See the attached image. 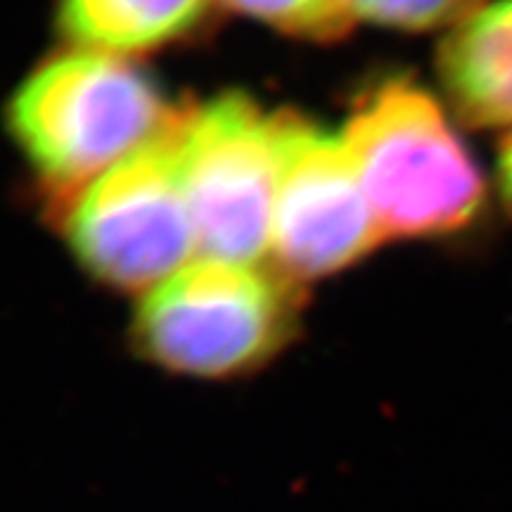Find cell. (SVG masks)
Listing matches in <instances>:
<instances>
[{"label": "cell", "instance_id": "6da1fadb", "mask_svg": "<svg viewBox=\"0 0 512 512\" xmlns=\"http://www.w3.org/2000/svg\"><path fill=\"white\" fill-rule=\"evenodd\" d=\"M176 112L121 55L72 50L43 62L8 107L12 136L57 197H72L152 143Z\"/></svg>", "mask_w": 512, "mask_h": 512}, {"label": "cell", "instance_id": "7a4b0ae2", "mask_svg": "<svg viewBox=\"0 0 512 512\" xmlns=\"http://www.w3.org/2000/svg\"><path fill=\"white\" fill-rule=\"evenodd\" d=\"M342 138L384 240L456 233L482 211V171L420 83L382 81L356 102Z\"/></svg>", "mask_w": 512, "mask_h": 512}, {"label": "cell", "instance_id": "3957f363", "mask_svg": "<svg viewBox=\"0 0 512 512\" xmlns=\"http://www.w3.org/2000/svg\"><path fill=\"white\" fill-rule=\"evenodd\" d=\"M292 323L294 294L283 273L202 259L145 294L133 337L159 366L223 377L266 361Z\"/></svg>", "mask_w": 512, "mask_h": 512}, {"label": "cell", "instance_id": "277c9868", "mask_svg": "<svg viewBox=\"0 0 512 512\" xmlns=\"http://www.w3.org/2000/svg\"><path fill=\"white\" fill-rule=\"evenodd\" d=\"M278 121L233 93L183 114L178 176L204 259L259 266L271 252Z\"/></svg>", "mask_w": 512, "mask_h": 512}, {"label": "cell", "instance_id": "5b68a950", "mask_svg": "<svg viewBox=\"0 0 512 512\" xmlns=\"http://www.w3.org/2000/svg\"><path fill=\"white\" fill-rule=\"evenodd\" d=\"M181 119L183 112L162 136L72 197L64 233L81 266L102 283L152 290L181 271L197 249L178 176Z\"/></svg>", "mask_w": 512, "mask_h": 512}, {"label": "cell", "instance_id": "8992f818", "mask_svg": "<svg viewBox=\"0 0 512 512\" xmlns=\"http://www.w3.org/2000/svg\"><path fill=\"white\" fill-rule=\"evenodd\" d=\"M382 240L344 138L280 112L271 235L278 271L290 280L320 278Z\"/></svg>", "mask_w": 512, "mask_h": 512}, {"label": "cell", "instance_id": "52a82bcc", "mask_svg": "<svg viewBox=\"0 0 512 512\" xmlns=\"http://www.w3.org/2000/svg\"><path fill=\"white\" fill-rule=\"evenodd\" d=\"M437 67L467 126H512V0L482 3L451 27Z\"/></svg>", "mask_w": 512, "mask_h": 512}, {"label": "cell", "instance_id": "ba28073f", "mask_svg": "<svg viewBox=\"0 0 512 512\" xmlns=\"http://www.w3.org/2000/svg\"><path fill=\"white\" fill-rule=\"evenodd\" d=\"M209 0H60V27L76 46L124 55L190 34Z\"/></svg>", "mask_w": 512, "mask_h": 512}, {"label": "cell", "instance_id": "9c48e42d", "mask_svg": "<svg viewBox=\"0 0 512 512\" xmlns=\"http://www.w3.org/2000/svg\"><path fill=\"white\" fill-rule=\"evenodd\" d=\"M240 10L290 36L337 38L349 29L354 12L347 0H226Z\"/></svg>", "mask_w": 512, "mask_h": 512}, {"label": "cell", "instance_id": "30bf717a", "mask_svg": "<svg viewBox=\"0 0 512 512\" xmlns=\"http://www.w3.org/2000/svg\"><path fill=\"white\" fill-rule=\"evenodd\" d=\"M354 17L373 19L394 29L425 31L434 27H456L482 0H347Z\"/></svg>", "mask_w": 512, "mask_h": 512}, {"label": "cell", "instance_id": "8fae6325", "mask_svg": "<svg viewBox=\"0 0 512 512\" xmlns=\"http://www.w3.org/2000/svg\"><path fill=\"white\" fill-rule=\"evenodd\" d=\"M498 190H501L505 209L512 216V131L498 152Z\"/></svg>", "mask_w": 512, "mask_h": 512}]
</instances>
